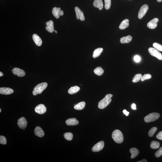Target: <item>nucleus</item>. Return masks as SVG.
I'll use <instances>...</instances> for the list:
<instances>
[{
	"instance_id": "1",
	"label": "nucleus",
	"mask_w": 162,
	"mask_h": 162,
	"mask_svg": "<svg viewBox=\"0 0 162 162\" xmlns=\"http://www.w3.org/2000/svg\"><path fill=\"white\" fill-rule=\"evenodd\" d=\"M113 96V95L111 94L106 95L104 99L99 101L98 104V107L99 109H102L107 107L112 101L111 98Z\"/></svg>"
},
{
	"instance_id": "2",
	"label": "nucleus",
	"mask_w": 162,
	"mask_h": 162,
	"mask_svg": "<svg viewBox=\"0 0 162 162\" xmlns=\"http://www.w3.org/2000/svg\"><path fill=\"white\" fill-rule=\"evenodd\" d=\"M112 136L113 139L117 143H121L123 141V135L122 132L119 130L114 131L112 133Z\"/></svg>"
},
{
	"instance_id": "3",
	"label": "nucleus",
	"mask_w": 162,
	"mask_h": 162,
	"mask_svg": "<svg viewBox=\"0 0 162 162\" xmlns=\"http://www.w3.org/2000/svg\"><path fill=\"white\" fill-rule=\"evenodd\" d=\"M47 86V83L46 82L38 84L33 89V94L34 96H36L38 94H41L44 90L46 89Z\"/></svg>"
},
{
	"instance_id": "4",
	"label": "nucleus",
	"mask_w": 162,
	"mask_h": 162,
	"mask_svg": "<svg viewBox=\"0 0 162 162\" xmlns=\"http://www.w3.org/2000/svg\"><path fill=\"white\" fill-rule=\"evenodd\" d=\"M160 117V114L157 113H153L147 115L144 118L146 122L149 123L154 121Z\"/></svg>"
},
{
	"instance_id": "5",
	"label": "nucleus",
	"mask_w": 162,
	"mask_h": 162,
	"mask_svg": "<svg viewBox=\"0 0 162 162\" xmlns=\"http://www.w3.org/2000/svg\"><path fill=\"white\" fill-rule=\"evenodd\" d=\"M148 51L150 55L160 60H162V54L158 50L155 48L150 47L148 49Z\"/></svg>"
},
{
	"instance_id": "6",
	"label": "nucleus",
	"mask_w": 162,
	"mask_h": 162,
	"mask_svg": "<svg viewBox=\"0 0 162 162\" xmlns=\"http://www.w3.org/2000/svg\"><path fill=\"white\" fill-rule=\"evenodd\" d=\"M148 9L149 6L148 5L145 4L142 6L140 8L138 13V19H141L145 15Z\"/></svg>"
},
{
	"instance_id": "7",
	"label": "nucleus",
	"mask_w": 162,
	"mask_h": 162,
	"mask_svg": "<svg viewBox=\"0 0 162 162\" xmlns=\"http://www.w3.org/2000/svg\"><path fill=\"white\" fill-rule=\"evenodd\" d=\"M52 14L56 19H58L60 16H63L64 14L63 11L61 10L60 7H54L52 10Z\"/></svg>"
},
{
	"instance_id": "8",
	"label": "nucleus",
	"mask_w": 162,
	"mask_h": 162,
	"mask_svg": "<svg viewBox=\"0 0 162 162\" xmlns=\"http://www.w3.org/2000/svg\"><path fill=\"white\" fill-rule=\"evenodd\" d=\"M28 122L25 118L22 117L18 119L17 125L21 129H25L27 127Z\"/></svg>"
},
{
	"instance_id": "9",
	"label": "nucleus",
	"mask_w": 162,
	"mask_h": 162,
	"mask_svg": "<svg viewBox=\"0 0 162 162\" xmlns=\"http://www.w3.org/2000/svg\"><path fill=\"white\" fill-rule=\"evenodd\" d=\"M75 10L76 13L77 19H80L81 21H84L85 18L83 11L78 7H75Z\"/></svg>"
},
{
	"instance_id": "10",
	"label": "nucleus",
	"mask_w": 162,
	"mask_h": 162,
	"mask_svg": "<svg viewBox=\"0 0 162 162\" xmlns=\"http://www.w3.org/2000/svg\"><path fill=\"white\" fill-rule=\"evenodd\" d=\"M104 146V142L101 141L94 146L92 148V151L94 152H99L102 149Z\"/></svg>"
},
{
	"instance_id": "11",
	"label": "nucleus",
	"mask_w": 162,
	"mask_h": 162,
	"mask_svg": "<svg viewBox=\"0 0 162 162\" xmlns=\"http://www.w3.org/2000/svg\"><path fill=\"white\" fill-rule=\"evenodd\" d=\"M35 111L37 114H42L46 112L47 109L43 104H41L38 105L35 107Z\"/></svg>"
},
{
	"instance_id": "12",
	"label": "nucleus",
	"mask_w": 162,
	"mask_h": 162,
	"mask_svg": "<svg viewBox=\"0 0 162 162\" xmlns=\"http://www.w3.org/2000/svg\"><path fill=\"white\" fill-rule=\"evenodd\" d=\"M12 72L14 75H17L18 77H23L25 76L26 73L24 70L17 68L13 69Z\"/></svg>"
},
{
	"instance_id": "13",
	"label": "nucleus",
	"mask_w": 162,
	"mask_h": 162,
	"mask_svg": "<svg viewBox=\"0 0 162 162\" xmlns=\"http://www.w3.org/2000/svg\"><path fill=\"white\" fill-rule=\"evenodd\" d=\"M158 21L159 20L158 18H154L148 23L147 24V27L150 29H153L155 28L157 26V23Z\"/></svg>"
},
{
	"instance_id": "14",
	"label": "nucleus",
	"mask_w": 162,
	"mask_h": 162,
	"mask_svg": "<svg viewBox=\"0 0 162 162\" xmlns=\"http://www.w3.org/2000/svg\"><path fill=\"white\" fill-rule=\"evenodd\" d=\"M14 92V90L10 88L4 87L0 88L1 94L9 95L12 94Z\"/></svg>"
},
{
	"instance_id": "15",
	"label": "nucleus",
	"mask_w": 162,
	"mask_h": 162,
	"mask_svg": "<svg viewBox=\"0 0 162 162\" xmlns=\"http://www.w3.org/2000/svg\"><path fill=\"white\" fill-rule=\"evenodd\" d=\"M34 132L35 135L39 137H42L45 135V132L40 127H35Z\"/></svg>"
},
{
	"instance_id": "16",
	"label": "nucleus",
	"mask_w": 162,
	"mask_h": 162,
	"mask_svg": "<svg viewBox=\"0 0 162 162\" xmlns=\"http://www.w3.org/2000/svg\"><path fill=\"white\" fill-rule=\"evenodd\" d=\"M47 26L46 29L49 32L52 33L54 31V23L52 20H50L46 23Z\"/></svg>"
},
{
	"instance_id": "17",
	"label": "nucleus",
	"mask_w": 162,
	"mask_h": 162,
	"mask_svg": "<svg viewBox=\"0 0 162 162\" xmlns=\"http://www.w3.org/2000/svg\"><path fill=\"white\" fill-rule=\"evenodd\" d=\"M67 125L69 126H73L77 125L79 122L75 118L68 119L65 121Z\"/></svg>"
},
{
	"instance_id": "18",
	"label": "nucleus",
	"mask_w": 162,
	"mask_h": 162,
	"mask_svg": "<svg viewBox=\"0 0 162 162\" xmlns=\"http://www.w3.org/2000/svg\"><path fill=\"white\" fill-rule=\"evenodd\" d=\"M32 39L36 45L38 46H40L42 44V41L40 38L37 34H34L32 35Z\"/></svg>"
},
{
	"instance_id": "19",
	"label": "nucleus",
	"mask_w": 162,
	"mask_h": 162,
	"mask_svg": "<svg viewBox=\"0 0 162 162\" xmlns=\"http://www.w3.org/2000/svg\"><path fill=\"white\" fill-rule=\"evenodd\" d=\"M93 5L95 7L99 8V10H101L103 7V4L102 0H95Z\"/></svg>"
},
{
	"instance_id": "20",
	"label": "nucleus",
	"mask_w": 162,
	"mask_h": 162,
	"mask_svg": "<svg viewBox=\"0 0 162 162\" xmlns=\"http://www.w3.org/2000/svg\"><path fill=\"white\" fill-rule=\"evenodd\" d=\"M130 151L131 154V158L133 159L136 157L139 153L140 152L136 148H132L130 149Z\"/></svg>"
},
{
	"instance_id": "21",
	"label": "nucleus",
	"mask_w": 162,
	"mask_h": 162,
	"mask_svg": "<svg viewBox=\"0 0 162 162\" xmlns=\"http://www.w3.org/2000/svg\"><path fill=\"white\" fill-rule=\"evenodd\" d=\"M129 21L128 19H125L123 21L119 26V28L123 30L128 27L129 26Z\"/></svg>"
},
{
	"instance_id": "22",
	"label": "nucleus",
	"mask_w": 162,
	"mask_h": 162,
	"mask_svg": "<svg viewBox=\"0 0 162 162\" xmlns=\"http://www.w3.org/2000/svg\"><path fill=\"white\" fill-rule=\"evenodd\" d=\"M132 39L131 36L128 35L122 37L120 39V42L122 44L128 43L132 40Z\"/></svg>"
},
{
	"instance_id": "23",
	"label": "nucleus",
	"mask_w": 162,
	"mask_h": 162,
	"mask_svg": "<svg viewBox=\"0 0 162 162\" xmlns=\"http://www.w3.org/2000/svg\"><path fill=\"white\" fill-rule=\"evenodd\" d=\"M80 88L78 86L72 87L68 89V92L70 94H73L78 92L80 91Z\"/></svg>"
},
{
	"instance_id": "24",
	"label": "nucleus",
	"mask_w": 162,
	"mask_h": 162,
	"mask_svg": "<svg viewBox=\"0 0 162 162\" xmlns=\"http://www.w3.org/2000/svg\"><path fill=\"white\" fill-rule=\"evenodd\" d=\"M85 105V102L84 101H82L75 105L74 108L76 110H81L84 109Z\"/></svg>"
},
{
	"instance_id": "25",
	"label": "nucleus",
	"mask_w": 162,
	"mask_h": 162,
	"mask_svg": "<svg viewBox=\"0 0 162 162\" xmlns=\"http://www.w3.org/2000/svg\"><path fill=\"white\" fill-rule=\"evenodd\" d=\"M103 49L102 48H99L96 49L93 53V56L94 58H96L99 57L102 53Z\"/></svg>"
},
{
	"instance_id": "26",
	"label": "nucleus",
	"mask_w": 162,
	"mask_h": 162,
	"mask_svg": "<svg viewBox=\"0 0 162 162\" xmlns=\"http://www.w3.org/2000/svg\"><path fill=\"white\" fill-rule=\"evenodd\" d=\"M94 73L98 76H101L104 72V70L100 67H98L96 68L94 70Z\"/></svg>"
},
{
	"instance_id": "27",
	"label": "nucleus",
	"mask_w": 162,
	"mask_h": 162,
	"mask_svg": "<svg viewBox=\"0 0 162 162\" xmlns=\"http://www.w3.org/2000/svg\"><path fill=\"white\" fill-rule=\"evenodd\" d=\"M160 144L159 142L156 141H153L150 143V147L152 149H156L159 148Z\"/></svg>"
},
{
	"instance_id": "28",
	"label": "nucleus",
	"mask_w": 162,
	"mask_h": 162,
	"mask_svg": "<svg viewBox=\"0 0 162 162\" xmlns=\"http://www.w3.org/2000/svg\"><path fill=\"white\" fill-rule=\"evenodd\" d=\"M64 136L65 139L68 141H71L73 139V135L71 132H66L64 135Z\"/></svg>"
},
{
	"instance_id": "29",
	"label": "nucleus",
	"mask_w": 162,
	"mask_h": 162,
	"mask_svg": "<svg viewBox=\"0 0 162 162\" xmlns=\"http://www.w3.org/2000/svg\"><path fill=\"white\" fill-rule=\"evenodd\" d=\"M142 75L140 74H138L135 75L133 78L132 80V82L137 83L140 81L142 77Z\"/></svg>"
},
{
	"instance_id": "30",
	"label": "nucleus",
	"mask_w": 162,
	"mask_h": 162,
	"mask_svg": "<svg viewBox=\"0 0 162 162\" xmlns=\"http://www.w3.org/2000/svg\"><path fill=\"white\" fill-rule=\"evenodd\" d=\"M157 130L156 127H153L150 129L148 132V135L150 137H152Z\"/></svg>"
},
{
	"instance_id": "31",
	"label": "nucleus",
	"mask_w": 162,
	"mask_h": 162,
	"mask_svg": "<svg viewBox=\"0 0 162 162\" xmlns=\"http://www.w3.org/2000/svg\"><path fill=\"white\" fill-rule=\"evenodd\" d=\"M105 8L106 10L110 9L111 5V0H104Z\"/></svg>"
},
{
	"instance_id": "32",
	"label": "nucleus",
	"mask_w": 162,
	"mask_h": 162,
	"mask_svg": "<svg viewBox=\"0 0 162 162\" xmlns=\"http://www.w3.org/2000/svg\"><path fill=\"white\" fill-rule=\"evenodd\" d=\"M152 77L151 75L149 74L144 75L143 76H142L141 78V81H143L145 80L150 79Z\"/></svg>"
},
{
	"instance_id": "33",
	"label": "nucleus",
	"mask_w": 162,
	"mask_h": 162,
	"mask_svg": "<svg viewBox=\"0 0 162 162\" xmlns=\"http://www.w3.org/2000/svg\"><path fill=\"white\" fill-rule=\"evenodd\" d=\"M153 46L156 49L162 51V46L160 44L157 43H154L153 44Z\"/></svg>"
},
{
	"instance_id": "34",
	"label": "nucleus",
	"mask_w": 162,
	"mask_h": 162,
	"mask_svg": "<svg viewBox=\"0 0 162 162\" xmlns=\"http://www.w3.org/2000/svg\"><path fill=\"white\" fill-rule=\"evenodd\" d=\"M7 143V140L6 137L3 136H0V144L1 145H5Z\"/></svg>"
},
{
	"instance_id": "35",
	"label": "nucleus",
	"mask_w": 162,
	"mask_h": 162,
	"mask_svg": "<svg viewBox=\"0 0 162 162\" xmlns=\"http://www.w3.org/2000/svg\"><path fill=\"white\" fill-rule=\"evenodd\" d=\"M162 155V146L155 153V156L157 158L161 156Z\"/></svg>"
},
{
	"instance_id": "36",
	"label": "nucleus",
	"mask_w": 162,
	"mask_h": 162,
	"mask_svg": "<svg viewBox=\"0 0 162 162\" xmlns=\"http://www.w3.org/2000/svg\"><path fill=\"white\" fill-rule=\"evenodd\" d=\"M156 137L158 140H162V131L159 132L157 134Z\"/></svg>"
},
{
	"instance_id": "37",
	"label": "nucleus",
	"mask_w": 162,
	"mask_h": 162,
	"mask_svg": "<svg viewBox=\"0 0 162 162\" xmlns=\"http://www.w3.org/2000/svg\"><path fill=\"white\" fill-rule=\"evenodd\" d=\"M134 60L135 62L138 63V62H140V61L141 58L139 56L136 55L134 57Z\"/></svg>"
},
{
	"instance_id": "38",
	"label": "nucleus",
	"mask_w": 162,
	"mask_h": 162,
	"mask_svg": "<svg viewBox=\"0 0 162 162\" xmlns=\"http://www.w3.org/2000/svg\"><path fill=\"white\" fill-rule=\"evenodd\" d=\"M123 112L124 114H125L126 116H128L129 113H130V112H128L126 110H124L123 111Z\"/></svg>"
},
{
	"instance_id": "39",
	"label": "nucleus",
	"mask_w": 162,
	"mask_h": 162,
	"mask_svg": "<svg viewBox=\"0 0 162 162\" xmlns=\"http://www.w3.org/2000/svg\"><path fill=\"white\" fill-rule=\"evenodd\" d=\"M132 109L135 110L136 109V105L135 104H132Z\"/></svg>"
},
{
	"instance_id": "40",
	"label": "nucleus",
	"mask_w": 162,
	"mask_h": 162,
	"mask_svg": "<svg viewBox=\"0 0 162 162\" xmlns=\"http://www.w3.org/2000/svg\"><path fill=\"white\" fill-rule=\"evenodd\" d=\"M147 160L146 159H142L141 161H137V162H147Z\"/></svg>"
},
{
	"instance_id": "41",
	"label": "nucleus",
	"mask_w": 162,
	"mask_h": 162,
	"mask_svg": "<svg viewBox=\"0 0 162 162\" xmlns=\"http://www.w3.org/2000/svg\"><path fill=\"white\" fill-rule=\"evenodd\" d=\"M4 76V74H3V73L1 71L0 72V77L2 76Z\"/></svg>"
},
{
	"instance_id": "42",
	"label": "nucleus",
	"mask_w": 162,
	"mask_h": 162,
	"mask_svg": "<svg viewBox=\"0 0 162 162\" xmlns=\"http://www.w3.org/2000/svg\"><path fill=\"white\" fill-rule=\"evenodd\" d=\"M157 1L158 2H161L162 1V0H157Z\"/></svg>"
},
{
	"instance_id": "43",
	"label": "nucleus",
	"mask_w": 162,
	"mask_h": 162,
	"mask_svg": "<svg viewBox=\"0 0 162 162\" xmlns=\"http://www.w3.org/2000/svg\"><path fill=\"white\" fill-rule=\"evenodd\" d=\"M54 31H55V32L56 33H58V32H57V31L55 30H54Z\"/></svg>"
},
{
	"instance_id": "44",
	"label": "nucleus",
	"mask_w": 162,
	"mask_h": 162,
	"mask_svg": "<svg viewBox=\"0 0 162 162\" xmlns=\"http://www.w3.org/2000/svg\"><path fill=\"white\" fill-rule=\"evenodd\" d=\"M1 112V109H0V113Z\"/></svg>"
}]
</instances>
